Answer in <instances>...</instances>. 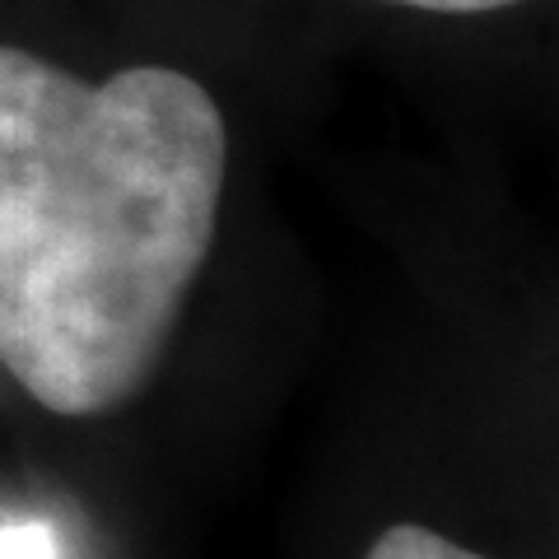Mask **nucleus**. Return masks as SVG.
Listing matches in <instances>:
<instances>
[{"label": "nucleus", "instance_id": "1", "mask_svg": "<svg viewBox=\"0 0 559 559\" xmlns=\"http://www.w3.org/2000/svg\"><path fill=\"white\" fill-rule=\"evenodd\" d=\"M229 131L168 66L103 84L0 47V364L38 406L140 392L215 242Z\"/></svg>", "mask_w": 559, "mask_h": 559}, {"label": "nucleus", "instance_id": "3", "mask_svg": "<svg viewBox=\"0 0 559 559\" xmlns=\"http://www.w3.org/2000/svg\"><path fill=\"white\" fill-rule=\"evenodd\" d=\"M0 559H61V536L38 518L0 522Z\"/></svg>", "mask_w": 559, "mask_h": 559}, {"label": "nucleus", "instance_id": "4", "mask_svg": "<svg viewBox=\"0 0 559 559\" xmlns=\"http://www.w3.org/2000/svg\"><path fill=\"white\" fill-rule=\"evenodd\" d=\"M411 10H433V14H489V10H509L522 0H396Z\"/></svg>", "mask_w": 559, "mask_h": 559}, {"label": "nucleus", "instance_id": "2", "mask_svg": "<svg viewBox=\"0 0 559 559\" xmlns=\"http://www.w3.org/2000/svg\"><path fill=\"white\" fill-rule=\"evenodd\" d=\"M364 559H485V555L466 550L429 527H415V522H396V527H388L373 540V550Z\"/></svg>", "mask_w": 559, "mask_h": 559}]
</instances>
